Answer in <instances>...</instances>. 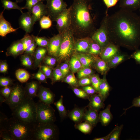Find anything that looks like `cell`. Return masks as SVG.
Instances as JSON below:
<instances>
[{"label": "cell", "instance_id": "1", "mask_svg": "<svg viewBox=\"0 0 140 140\" xmlns=\"http://www.w3.org/2000/svg\"><path fill=\"white\" fill-rule=\"evenodd\" d=\"M110 41L135 47L140 43V17L133 11L120 8L108 16Z\"/></svg>", "mask_w": 140, "mask_h": 140}, {"label": "cell", "instance_id": "2", "mask_svg": "<svg viewBox=\"0 0 140 140\" xmlns=\"http://www.w3.org/2000/svg\"><path fill=\"white\" fill-rule=\"evenodd\" d=\"M90 7L88 0H73L69 7L71 17L69 28L75 40L91 38L96 30L90 12Z\"/></svg>", "mask_w": 140, "mask_h": 140}, {"label": "cell", "instance_id": "3", "mask_svg": "<svg viewBox=\"0 0 140 140\" xmlns=\"http://www.w3.org/2000/svg\"><path fill=\"white\" fill-rule=\"evenodd\" d=\"M34 126L13 117L0 120V129H6L15 140H32Z\"/></svg>", "mask_w": 140, "mask_h": 140}, {"label": "cell", "instance_id": "4", "mask_svg": "<svg viewBox=\"0 0 140 140\" xmlns=\"http://www.w3.org/2000/svg\"><path fill=\"white\" fill-rule=\"evenodd\" d=\"M12 117L27 124H37V105L33 99L26 97L22 102L11 110Z\"/></svg>", "mask_w": 140, "mask_h": 140}, {"label": "cell", "instance_id": "5", "mask_svg": "<svg viewBox=\"0 0 140 140\" xmlns=\"http://www.w3.org/2000/svg\"><path fill=\"white\" fill-rule=\"evenodd\" d=\"M62 34V41L57 57L59 61L68 59L75 52V39L70 28Z\"/></svg>", "mask_w": 140, "mask_h": 140}, {"label": "cell", "instance_id": "6", "mask_svg": "<svg viewBox=\"0 0 140 140\" xmlns=\"http://www.w3.org/2000/svg\"><path fill=\"white\" fill-rule=\"evenodd\" d=\"M58 135L57 127L54 124H36L32 140H54Z\"/></svg>", "mask_w": 140, "mask_h": 140}, {"label": "cell", "instance_id": "7", "mask_svg": "<svg viewBox=\"0 0 140 140\" xmlns=\"http://www.w3.org/2000/svg\"><path fill=\"white\" fill-rule=\"evenodd\" d=\"M37 124L54 123L56 120L55 110L50 104L39 100L36 103Z\"/></svg>", "mask_w": 140, "mask_h": 140}, {"label": "cell", "instance_id": "8", "mask_svg": "<svg viewBox=\"0 0 140 140\" xmlns=\"http://www.w3.org/2000/svg\"><path fill=\"white\" fill-rule=\"evenodd\" d=\"M108 14H106L100 23V27L96 30L92 36V40L97 43L103 48L110 42L107 27V19Z\"/></svg>", "mask_w": 140, "mask_h": 140}, {"label": "cell", "instance_id": "9", "mask_svg": "<svg viewBox=\"0 0 140 140\" xmlns=\"http://www.w3.org/2000/svg\"><path fill=\"white\" fill-rule=\"evenodd\" d=\"M26 97L24 88L17 83L13 86L11 94L5 102L12 110L20 104Z\"/></svg>", "mask_w": 140, "mask_h": 140}, {"label": "cell", "instance_id": "10", "mask_svg": "<svg viewBox=\"0 0 140 140\" xmlns=\"http://www.w3.org/2000/svg\"><path fill=\"white\" fill-rule=\"evenodd\" d=\"M46 5L48 15L53 21H55L58 16L67 9V4L63 0H49Z\"/></svg>", "mask_w": 140, "mask_h": 140}, {"label": "cell", "instance_id": "11", "mask_svg": "<svg viewBox=\"0 0 140 140\" xmlns=\"http://www.w3.org/2000/svg\"><path fill=\"white\" fill-rule=\"evenodd\" d=\"M56 27L59 33H62L70 27L71 17L69 7L61 13L57 17Z\"/></svg>", "mask_w": 140, "mask_h": 140}, {"label": "cell", "instance_id": "12", "mask_svg": "<svg viewBox=\"0 0 140 140\" xmlns=\"http://www.w3.org/2000/svg\"><path fill=\"white\" fill-rule=\"evenodd\" d=\"M18 21L19 27L26 33H30L32 31L35 22L30 12L28 11L22 13Z\"/></svg>", "mask_w": 140, "mask_h": 140}, {"label": "cell", "instance_id": "13", "mask_svg": "<svg viewBox=\"0 0 140 140\" xmlns=\"http://www.w3.org/2000/svg\"><path fill=\"white\" fill-rule=\"evenodd\" d=\"M62 39V34L59 33L49 39L47 47L48 54L57 58Z\"/></svg>", "mask_w": 140, "mask_h": 140}, {"label": "cell", "instance_id": "14", "mask_svg": "<svg viewBox=\"0 0 140 140\" xmlns=\"http://www.w3.org/2000/svg\"><path fill=\"white\" fill-rule=\"evenodd\" d=\"M37 97L41 102L51 105L54 103L55 95L49 88L40 85L38 91Z\"/></svg>", "mask_w": 140, "mask_h": 140}, {"label": "cell", "instance_id": "15", "mask_svg": "<svg viewBox=\"0 0 140 140\" xmlns=\"http://www.w3.org/2000/svg\"><path fill=\"white\" fill-rule=\"evenodd\" d=\"M30 12L34 19L35 23L39 21L44 16L48 15V12L46 5L41 1L33 6Z\"/></svg>", "mask_w": 140, "mask_h": 140}, {"label": "cell", "instance_id": "16", "mask_svg": "<svg viewBox=\"0 0 140 140\" xmlns=\"http://www.w3.org/2000/svg\"><path fill=\"white\" fill-rule=\"evenodd\" d=\"M24 46L21 39L18 40L13 42L7 48L6 55L16 57L24 53Z\"/></svg>", "mask_w": 140, "mask_h": 140}, {"label": "cell", "instance_id": "17", "mask_svg": "<svg viewBox=\"0 0 140 140\" xmlns=\"http://www.w3.org/2000/svg\"><path fill=\"white\" fill-rule=\"evenodd\" d=\"M92 40L91 38L87 37L75 40V52L78 53H88Z\"/></svg>", "mask_w": 140, "mask_h": 140}, {"label": "cell", "instance_id": "18", "mask_svg": "<svg viewBox=\"0 0 140 140\" xmlns=\"http://www.w3.org/2000/svg\"><path fill=\"white\" fill-rule=\"evenodd\" d=\"M5 10L0 14V35L3 37H5L9 33L16 32L19 29L14 28L11 24L5 19L3 15Z\"/></svg>", "mask_w": 140, "mask_h": 140}, {"label": "cell", "instance_id": "19", "mask_svg": "<svg viewBox=\"0 0 140 140\" xmlns=\"http://www.w3.org/2000/svg\"><path fill=\"white\" fill-rule=\"evenodd\" d=\"M88 99L89 102L88 106L89 108L98 111L104 107V101L99 94L91 95L89 96Z\"/></svg>", "mask_w": 140, "mask_h": 140}, {"label": "cell", "instance_id": "20", "mask_svg": "<svg viewBox=\"0 0 140 140\" xmlns=\"http://www.w3.org/2000/svg\"><path fill=\"white\" fill-rule=\"evenodd\" d=\"M40 85V83L37 81H32L27 83L24 88L26 96L32 99L37 97Z\"/></svg>", "mask_w": 140, "mask_h": 140}, {"label": "cell", "instance_id": "21", "mask_svg": "<svg viewBox=\"0 0 140 140\" xmlns=\"http://www.w3.org/2000/svg\"><path fill=\"white\" fill-rule=\"evenodd\" d=\"M118 52L117 46L110 42L102 49L101 54V57L104 60H110L116 55Z\"/></svg>", "mask_w": 140, "mask_h": 140}, {"label": "cell", "instance_id": "22", "mask_svg": "<svg viewBox=\"0 0 140 140\" xmlns=\"http://www.w3.org/2000/svg\"><path fill=\"white\" fill-rule=\"evenodd\" d=\"M82 120L88 122L94 127L99 121L98 111L89 108L85 110Z\"/></svg>", "mask_w": 140, "mask_h": 140}, {"label": "cell", "instance_id": "23", "mask_svg": "<svg viewBox=\"0 0 140 140\" xmlns=\"http://www.w3.org/2000/svg\"><path fill=\"white\" fill-rule=\"evenodd\" d=\"M47 52L46 48L38 46L36 48L33 56L34 68L39 67Z\"/></svg>", "mask_w": 140, "mask_h": 140}, {"label": "cell", "instance_id": "24", "mask_svg": "<svg viewBox=\"0 0 140 140\" xmlns=\"http://www.w3.org/2000/svg\"><path fill=\"white\" fill-rule=\"evenodd\" d=\"M120 8L133 11L140 8V0H119Z\"/></svg>", "mask_w": 140, "mask_h": 140}, {"label": "cell", "instance_id": "25", "mask_svg": "<svg viewBox=\"0 0 140 140\" xmlns=\"http://www.w3.org/2000/svg\"><path fill=\"white\" fill-rule=\"evenodd\" d=\"M110 104L107 106L106 108L100 111L99 114V121L104 126L108 125L113 118V115L110 111Z\"/></svg>", "mask_w": 140, "mask_h": 140}, {"label": "cell", "instance_id": "26", "mask_svg": "<svg viewBox=\"0 0 140 140\" xmlns=\"http://www.w3.org/2000/svg\"><path fill=\"white\" fill-rule=\"evenodd\" d=\"M85 110L84 109L76 107L69 112L67 116L75 124L80 123L82 120Z\"/></svg>", "mask_w": 140, "mask_h": 140}, {"label": "cell", "instance_id": "27", "mask_svg": "<svg viewBox=\"0 0 140 140\" xmlns=\"http://www.w3.org/2000/svg\"><path fill=\"white\" fill-rule=\"evenodd\" d=\"M76 55L80 60L82 67H89L94 62V60L89 54L77 53Z\"/></svg>", "mask_w": 140, "mask_h": 140}, {"label": "cell", "instance_id": "28", "mask_svg": "<svg viewBox=\"0 0 140 140\" xmlns=\"http://www.w3.org/2000/svg\"><path fill=\"white\" fill-rule=\"evenodd\" d=\"M20 61L22 65L27 68H34L33 57L30 55L24 54L21 55Z\"/></svg>", "mask_w": 140, "mask_h": 140}, {"label": "cell", "instance_id": "29", "mask_svg": "<svg viewBox=\"0 0 140 140\" xmlns=\"http://www.w3.org/2000/svg\"><path fill=\"white\" fill-rule=\"evenodd\" d=\"M110 90V86L105 79H102L99 87V94L104 101L107 97Z\"/></svg>", "mask_w": 140, "mask_h": 140}, {"label": "cell", "instance_id": "30", "mask_svg": "<svg viewBox=\"0 0 140 140\" xmlns=\"http://www.w3.org/2000/svg\"><path fill=\"white\" fill-rule=\"evenodd\" d=\"M15 76L17 79L21 83L26 82L30 77L29 72L23 69H19L15 72Z\"/></svg>", "mask_w": 140, "mask_h": 140}, {"label": "cell", "instance_id": "31", "mask_svg": "<svg viewBox=\"0 0 140 140\" xmlns=\"http://www.w3.org/2000/svg\"><path fill=\"white\" fill-rule=\"evenodd\" d=\"M75 127L82 133L88 134L91 132L94 127L89 123L85 121L75 124Z\"/></svg>", "mask_w": 140, "mask_h": 140}, {"label": "cell", "instance_id": "32", "mask_svg": "<svg viewBox=\"0 0 140 140\" xmlns=\"http://www.w3.org/2000/svg\"><path fill=\"white\" fill-rule=\"evenodd\" d=\"M63 97L61 96L58 101L54 103L58 111L61 119L65 118L68 114L63 104Z\"/></svg>", "mask_w": 140, "mask_h": 140}, {"label": "cell", "instance_id": "33", "mask_svg": "<svg viewBox=\"0 0 140 140\" xmlns=\"http://www.w3.org/2000/svg\"><path fill=\"white\" fill-rule=\"evenodd\" d=\"M1 2L4 9L10 10L16 9L19 10L22 13H23L22 7L19 6L16 2H13L10 0H1Z\"/></svg>", "mask_w": 140, "mask_h": 140}, {"label": "cell", "instance_id": "34", "mask_svg": "<svg viewBox=\"0 0 140 140\" xmlns=\"http://www.w3.org/2000/svg\"><path fill=\"white\" fill-rule=\"evenodd\" d=\"M71 58L69 61V66L73 72L79 71L82 68V65L75 54Z\"/></svg>", "mask_w": 140, "mask_h": 140}, {"label": "cell", "instance_id": "35", "mask_svg": "<svg viewBox=\"0 0 140 140\" xmlns=\"http://www.w3.org/2000/svg\"><path fill=\"white\" fill-rule=\"evenodd\" d=\"M92 40L87 53L90 55L101 54L102 48L97 43Z\"/></svg>", "mask_w": 140, "mask_h": 140}, {"label": "cell", "instance_id": "36", "mask_svg": "<svg viewBox=\"0 0 140 140\" xmlns=\"http://www.w3.org/2000/svg\"><path fill=\"white\" fill-rule=\"evenodd\" d=\"M52 21L49 16L43 17L39 21L41 29H47L50 28L52 25Z\"/></svg>", "mask_w": 140, "mask_h": 140}, {"label": "cell", "instance_id": "37", "mask_svg": "<svg viewBox=\"0 0 140 140\" xmlns=\"http://www.w3.org/2000/svg\"><path fill=\"white\" fill-rule=\"evenodd\" d=\"M123 127L122 124L119 126L117 124L113 129L114 130L108 140H118L120 139V134Z\"/></svg>", "mask_w": 140, "mask_h": 140}, {"label": "cell", "instance_id": "38", "mask_svg": "<svg viewBox=\"0 0 140 140\" xmlns=\"http://www.w3.org/2000/svg\"><path fill=\"white\" fill-rule=\"evenodd\" d=\"M23 44L24 51L26 48L34 41V36L30 35L26 33L24 37L21 39Z\"/></svg>", "mask_w": 140, "mask_h": 140}, {"label": "cell", "instance_id": "39", "mask_svg": "<svg viewBox=\"0 0 140 140\" xmlns=\"http://www.w3.org/2000/svg\"><path fill=\"white\" fill-rule=\"evenodd\" d=\"M34 41L38 46L46 48L48 45L49 39L45 37H40L34 36Z\"/></svg>", "mask_w": 140, "mask_h": 140}, {"label": "cell", "instance_id": "40", "mask_svg": "<svg viewBox=\"0 0 140 140\" xmlns=\"http://www.w3.org/2000/svg\"><path fill=\"white\" fill-rule=\"evenodd\" d=\"M32 78L38 80L40 83L41 82L47 83V77L40 67L36 73L32 74Z\"/></svg>", "mask_w": 140, "mask_h": 140}, {"label": "cell", "instance_id": "41", "mask_svg": "<svg viewBox=\"0 0 140 140\" xmlns=\"http://www.w3.org/2000/svg\"><path fill=\"white\" fill-rule=\"evenodd\" d=\"M92 72V70L89 67L82 68L78 71V77L80 79L86 77L91 74Z\"/></svg>", "mask_w": 140, "mask_h": 140}, {"label": "cell", "instance_id": "42", "mask_svg": "<svg viewBox=\"0 0 140 140\" xmlns=\"http://www.w3.org/2000/svg\"><path fill=\"white\" fill-rule=\"evenodd\" d=\"M90 79L92 86L98 93L99 87L102 79H100L99 77L96 75H94L91 76Z\"/></svg>", "mask_w": 140, "mask_h": 140}, {"label": "cell", "instance_id": "43", "mask_svg": "<svg viewBox=\"0 0 140 140\" xmlns=\"http://www.w3.org/2000/svg\"><path fill=\"white\" fill-rule=\"evenodd\" d=\"M96 66L100 72H103L106 71L107 68V66L106 62L104 60L99 59L96 61Z\"/></svg>", "mask_w": 140, "mask_h": 140}, {"label": "cell", "instance_id": "44", "mask_svg": "<svg viewBox=\"0 0 140 140\" xmlns=\"http://www.w3.org/2000/svg\"><path fill=\"white\" fill-rule=\"evenodd\" d=\"M64 81L70 85L76 86L78 85V82L73 73L68 75L64 79Z\"/></svg>", "mask_w": 140, "mask_h": 140}, {"label": "cell", "instance_id": "45", "mask_svg": "<svg viewBox=\"0 0 140 140\" xmlns=\"http://www.w3.org/2000/svg\"><path fill=\"white\" fill-rule=\"evenodd\" d=\"M39 67L40 68L47 78H52L53 76V72L51 67L46 65H41Z\"/></svg>", "mask_w": 140, "mask_h": 140}, {"label": "cell", "instance_id": "46", "mask_svg": "<svg viewBox=\"0 0 140 140\" xmlns=\"http://www.w3.org/2000/svg\"><path fill=\"white\" fill-rule=\"evenodd\" d=\"M0 140H15L13 137L5 129H0Z\"/></svg>", "mask_w": 140, "mask_h": 140}, {"label": "cell", "instance_id": "47", "mask_svg": "<svg viewBox=\"0 0 140 140\" xmlns=\"http://www.w3.org/2000/svg\"><path fill=\"white\" fill-rule=\"evenodd\" d=\"M72 90L74 93L78 97L85 99H88L89 96L83 89L73 87Z\"/></svg>", "mask_w": 140, "mask_h": 140}, {"label": "cell", "instance_id": "48", "mask_svg": "<svg viewBox=\"0 0 140 140\" xmlns=\"http://www.w3.org/2000/svg\"><path fill=\"white\" fill-rule=\"evenodd\" d=\"M13 86L3 87L1 89V94L6 100L9 97L12 90Z\"/></svg>", "mask_w": 140, "mask_h": 140}, {"label": "cell", "instance_id": "49", "mask_svg": "<svg viewBox=\"0 0 140 140\" xmlns=\"http://www.w3.org/2000/svg\"><path fill=\"white\" fill-rule=\"evenodd\" d=\"M13 80L10 78L5 77H2L0 78V85L4 87L12 86L13 85Z\"/></svg>", "mask_w": 140, "mask_h": 140}, {"label": "cell", "instance_id": "50", "mask_svg": "<svg viewBox=\"0 0 140 140\" xmlns=\"http://www.w3.org/2000/svg\"><path fill=\"white\" fill-rule=\"evenodd\" d=\"M124 58V56L123 55H115L110 59L109 65L111 66H113L118 64L122 61Z\"/></svg>", "mask_w": 140, "mask_h": 140}, {"label": "cell", "instance_id": "51", "mask_svg": "<svg viewBox=\"0 0 140 140\" xmlns=\"http://www.w3.org/2000/svg\"><path fill=\"white\" fill-rule=\"evenodd\" d=\"M53 83L60 80L62 78L63 74L59 68L54 69L53 72Z\"/></svg>", "mask_w": 140, "mask_h": 140}, {"label": "cell", "instance_id": "52", "mask_svg": "<svg viewBox=\"0 0 140 140\" xmlns=\"http://www.w3.org/2000/svg\"><path fill=\"white\" fill-rule=\"evenodd\" d=\"M56 61V58L54 57L45 56L43 61L46 65L51 67L55 64Z\"/></svg>", "mask_w": 140, "mask_h": 140}, {"label": "cell", "instance_id": "53", "mask_svg": "<svg viewBox=\"0 0 140 140\" xmlns=\"http://www.w3.org/2000/svg\"><path fill=\"white\" fill-rule=\"evenodd\" d=\"M26 4L24 6L22 7L23 9H26L28 11L30 12L32 8L39 2L41 1V0H26Z\"/></svg>", "mask_w": 140, "mask_h": 140}, {"label": "cell", "instance_id": "54", "mask_svg": "<svg viewBox=\"0 0 140 140\" xmlns=\"http://www.w3.org/2000/svg\"><path fill=\"white\" fill-rule=\"evenodd\" d=\"M37 45L34 41L26 48L24 52V54L30 55L33 57Z\"/></svg>", "mask_w": 140, "mask_h": 140}, {"label": "cell", "instance_id": "55", "mask_svg": "<svg viewBox=\"0 0 140 140\" xmlns=\"http://www.w3.org/2000/svg\"><path fill=\"white\" fill-rule=\"evenodd\" d=\"M69 67L68 63L67 62L62 64L60 66L59 68L62 73L63 78L69 72Z\"/></svg>", "mask_w": 140, "mask_h": 140}, {"label": "cell", "instance_id": "56", "mask_svg": "<svg viewBox=\"0 0 140 140\" xmlns=\"http://www.w3.org/2000/svg\"><path fill=\"white\" fill-rule=\"evenodd\" d=\"M82 89L88 95H92L95 93H98L92 86L89 85L82 86Z\"/></svg>", "mask_w": 140, "mask_h": 140}, {"label": "cell", "instance_id": "57", "mask_svg": "<svg viewBox=\"0 0 140 140\" xmlns=\"http://www.w3.org/2000/svg\"><path fill=\"white\" fill-rule=\"evenodd\" d=\"M91 83L90 78L85 77L80 79L78 82V85L80 86H85L89 85Z\"/></svg>", "mask_w": 140, "mask_h": 140}, {"label": "cell", "instance_id": "58", "mask_svg": "<svg viewBox=\"0 0 140 140\" xmlns=\"http://www.w3.org/2000/svg\"><path fill=\"white\" fill-rule=\"evenodd\" d=\"M134 107H140V96L135 98L133 99L132 102V105L129 108L124 109L125 111L122 115L125 113L126 111L128 109Z\"/></svg>", "mask_w": 140, "mask_h": 140}, {"label": "cell", "instance_id": "59", "mask_svg": "<svg viewBox=\"0 0 140 140\" xmlns=\"http://www.w3.org/2000/svg\"><path fill=\"white\" fill-rule=\"evenodd\" d=\"M8 69V65L5 60L1 61L0 62V72L1 73H5Z\"/></svg>", "mask_w": 140, "mask_h": 140}, {"label": "cell", "instance_id": "60", "mask_svg": "<svg viewBox=\"0 0 140 140\" xmlns=\"http://www.w3.org/2000/svg\"><path fill=\"white\" fill-rule=\"evenodd\" d=\"M107 8V11L110 8L115 6L119 1V0H103Z\"/></svg>", "mask_w": 140, "mask_h": 140}, {"label": "cell", "instance_id": "61", "mask_svg": "<svg viewBox=\"0 0 140 140\" xmlns=\"http://www.w3.org/2000/svg\"><path fill=\"white\" fill-rule=\"evenodd\" d=\"M133 56L135 59L140 63V50L138 51L135 52Z\"/></svg>", "mask_w": 140, "mask_h": 140}, {"label": "cell", "instance_id": "62", "mask_svg": "<svg viewBox=\"0 0 140 140\" xmlns=\"http://www.w3.org/2000/svg\"><path fill=\"white\" fill-rule=\"evenodd\" d=\"M6 99L3 97L1 95L0 96V105L4 102H5Z\"/></svg>", "mask_w": 140, "mask_h": 140}, {"label": "cell", "instance_id": "63", "mask_svg": "<svg viewBox=\"0 0 140 140\" xmlns=\"http://www.w3.org/2000/svg\"><path fill=\"white\" fill-rule=\"evenodd\" d=\"M16 2L17 3H20L23 2V1L25 0H15Z\"/></svg>", "mask_w": 140, "mask_h": 140}, {"label": "cell", "instance_id": "64", "mask_svg": "<svg viewBox=\"0 0 140 140\" xmlns=\"http://www.w3.org/2000/svg\"><path fill=\"white\" fill-rule=\"evenodd\" d=\"M49 0H41V1L42 2H43L44 1H47Z\"/></svg>", "mask_w": 140, "mask_h": 140}]
</instances>
